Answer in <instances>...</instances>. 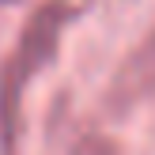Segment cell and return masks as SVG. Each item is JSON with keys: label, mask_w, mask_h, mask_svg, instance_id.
<instances>
[{"label": "cell", "mask_w": 155, "mask_h": 155, "mask_svg": "<svg viewBox=\"0 0 155 155\" xmlns=\"http://www.w3.org/2000/svg\"><path fill=\"white\" fill-rule=\"evenodd\" d=\"M68 19H72V8H68L64 0L42 4L27 19V27L19 30L12 57L0 68V144H4L8 155H12L15 140H19V129H23L27 91H30V83L38 80V72L49 64V57L57 53Z\"/></svg>", "instance_id": "1"}, {"label": "cell", "mask_w": 155, "mask_h": 155, "mask_svg": "<svg viewBox=\"0 0 155 155\" xmlns=\"http://www.w3.org/2000/svg\"><path fill=\"white\" fill-rule=\"evenodd\" d=\"M155 98V27L144 34V42L121 61L117 76L110 83V102L117 110H133V106Z\"/></svg>", "instance_id": "2"}, {"label": "cell", "mask_w": 155, "mask_h": 155, "mask_svg": "<svg viewBox=\"0 0 155 155\" xmlns=\"http://www.w3.org/2000/svg\"><path fill=\"white\" fill-rule=\"evenodd\" d=\"M72 155H117V151H114V144H106L102 136H83L72 148Z\"/></svg>", "instance_id": "3"}]
</instances>
